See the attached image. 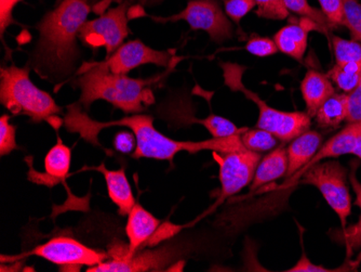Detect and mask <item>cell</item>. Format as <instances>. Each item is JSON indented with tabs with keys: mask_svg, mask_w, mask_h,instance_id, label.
I'll return each instance as SVG.
<instances>
[{
	"mask_svg": "<svg viewBox=\"0 0 361 272\" xmlns=\"http://www.w3.org/2000/svg\"><path fill=\"white\" fill-rule=\"evenodd\" d=\"M64 126L70 133L78 134L81 139L89 142L107 151L100 141L99 134L109 127H126L135 134L137 139V148L131 158H154L159 161H168L173 164L174 158L180 152L188 153H200L202 151L226 152L243 149L245 146L241 142L240 135L231 136L226 138H211L204 141H180L171 139L160 133L154 126V119L151 115L133 114L121 119L111 122H97L91 119L78 102L68 105L65 114Z\"/></svg>",
	"mask_w": 361,
	"mask_h": 272,
	"instance_id": "1",
	"label": "cell"
},
{
	"mask_svg": "<svg viewBox=\"0 0 361 272\" xmlns=\"http://www.w3.org/2000/svg\"><path fill=\"white\" fill-rule=\"evenodd\" d=\"M90 11L88 0H62L42 18L37 26L39 40L30 61L40 77L58 83L72 74L79 57V32Z\"/></svg>",
	"mask_w": 361,
	"mask_h": 272,
	"instance_id": "2",
	"label": "cell"
},
{
	"mask_svg": "<svg viewBox=\"0 0 361 272\" xmlns=\"http://www.w3.org/2000/svg\"><path fill=\"white\" fill-rule=\"evenodd\" d=\"M74 86L80 89L78 103L88 110L93 102L104 100L125 114H140L155 102L151 86L160 77L133 78L115 74L97 62L84 63L77 72Z\"/></svg>",
	"mask_w": 361,
	"mask_h": 272,
	"instance_id": "3",
	"label": "cell"
},
{
	"mask_svg": "<svg viewBox=\"0 0 361 272\" xmlns=\"http://www.w3.org/2000/svg\"><path fill=\"white\" fill-rule=\"evenodd\" d=\"M0 102L14 115H25L32 123L48 122L58 129L64 121L62 109L50 93L38 88L30 78V66H3L0 70Z\"/></svg>",
	"mask_w": 361,
	"mask_h": 272,
	"instance_id": "4",
	"label": "cell"
},
{
	"mask_svg": "<svg viewBox=\"0 0 361 272\" xmlns=\"http://www.w3.org/2000/svg\"><path fill=\"white\" fill-rule=\"evenodd\" d=\"M225 84L233 91L243 95L257 105L259 109V119L257 128L273 134L281 142H289L310 131L312 117L306 112H287L269 107L257 93L243 85V74L245 68L235 63H221Z\"/></svg>",
	"mask_w": 361,
	"mask_h": 272,
	"instance_id": "5",
	"label": "cell"
},
{
	"mask_svg": "<svg viewBox=\"0 0 361 272\" xmlns=\"http://www.w3.org/2000/svg\"><path fill=\"white\" fill-rule=\"evenodd\" d=\"M290 178V184L298 180L300 184H310L319 190L324 200L338 215L342 228H346L348 218L352 214V196L348 189V172L336 160L319 162L307 170Z\"/></svg>",
	"mask_w": 361,
	"mask_h": 272,
	"instance_id": "6",
	"label": "cell"
},
{
	"mask_svg": "<svg viewBox=\"0 0 361 272\" xmlns=\"http://www.w3.org/2000/svg\"><path fill=\"white\" fill-rule=\"evenodd\" d=\"M129 1L111 8L97 19L87 21L79 32V40L91 49L101 47L106 50V58L116 52L130 34Z\"/></svg>",
	"mask_w": 361,
	"mask_h": 272,
	"instance_id": "7",
	"label": "cell"
},
{
	"mask_svg": "<svg viewBox=\"0 0 361 272\" xmlns=\"http://www.w3.org/2000/svg\"><path fill=\"white\" fill-rule=\"evenodd\" d=\"M152 19L157 22L185 21L194 30H204L211 40L222 44L234 36V28L220 5L212 0H192L183 11L169 18Z\"/></svg>",
	"mask_w": 361,
	"mask_h": 272,
	"instance_id": "8",
	"label": "cell"
},
{
	"mask_svg": "<svg viewBox=\"0 0 361 272\" xmlns=\"http://www.w3.org/2000/svg\"><path fill=\"white\" fill-rule=\"evenodd\" d=\"M30 254L56 264L61 271H79L82 266L94 267L104 263L109 257L104 252L91 249L68 237H52L48 242L32 249Z\"/></svg>",
	"mask_w": 361,
	"mask_h": 272,
	"instance_id": "9",
	"label": "cell"
},
{
	"mask_svg": "<svg viewBox=\"0 0 361 272\" xmlns=\"http://www.w3.org/2000/svg\"><path fill=\"white\" fill-rule=\"evenodd\" d=\"M213 155L220 166L221 191L216 202L219 205L252 182L262 156L245 148L226 153L213 152Z\"/></svg>",
	"mask_w": 361,
	"mask_h": 272,
	"instance_id": "10",
	"label": "cell"
},
{
	"mask_svg": "<svg viewBox=\"0 0 361 272\" xmlns=\"http://www.w3.org/2000/svg\"><path fill=\"white\" fill-rule=\"evenodd\" d=\"M97 63L115 74H128L133 69L145 64L169 68L173 63V54L153 49L141 40H135L121 45L109 58Z\"/></svg>",
	"mask_w": 361,
	"mask_h": 272,
	"instance_id": "11",
	"label": "cell"
},
{
	"mask_svg": "<svg viewBox=\"0 0 361 272\" xmlns=\"http://www.w3.org/2000/svg\"><path fill=\"white\" fill-rule=\"evenodd\" d=\"M180 245L169 244L152 251H137L133 257L111 259L94 267H88V272H142L164 271L170 265L178 263L182 255Z\"/></svg>",
	"mask_w": 361,
	"mask_h": 272,
	"instance_id": "12",
	"label": "cell"
},
{
	"mask_svg": "<svg viewBox=\"0 0 361 272\" xmlns=\"http://www.w3.org/2000/svg\"><path fill=\"white\" fill-rule=\"evenodd\" d=\"M160 220L153 214L146 211L141 204L135 203L133 210L128 214L127 233L129 243H111L109 255L111 259H130L133 257L143 245L147 244L149 240L155 235L160 228Z\"/></svg>",
	"mask_w": 361,
	"mask_h": 272,
	"instance_id": "13",
	"label": "cell"
},
{
	"mask_svg": "<svg viewBox=\"0 0 361 272\" xmlns=\"http://www.w3.org/2000/svg\"><path fill=\"white\" fill-rule=\"evenodd\" d=\"M312 30L328 33L326 28L313 20L301 18L300 20H291L289 24L278 30L274 35V42L277 45L279 52L294 60L302 61L307 49L308 34Z\"/></svg>",
	"mask_w": 361,
	"mask_h": 272,
	"instance_id": "14",
	"label": "cell"
},
{
	"mask_svg": "<svg viewBox=\"0 0 361 272\" xmlns=\"http://www.w3.org/2000/svg\"><path fill=\"white\" fill-rule=\"evenodd\" d=\"M345 154H353L361 160V123H348L342 131L322 145L310 163L297 174L326 158H338Z\"/></svg>",
	"mask_w": 361,
	"mask_h": 272,
	"instance_id": "15",
	"label": "cell"
},
{
	"mask_svg": "<svg viewBox=\"0 0 361 272\" xmlns=\"http://www.w3.org/2000/svg\"><path fill=\"white\" fill-rule=\"evenodd\" d=\"M58 143L49 150L44 158V170L46 174H39L30 165L28 179L37 184H46L54 187L64 182L70 172L71 161H72V152L68 147L63 143L62 140L58 138Z\"/></svg>",
	"mask_w": 361,
	"mask_h": 272,
	"instance_id": "16",
	"label": "cell"
},
{
	"mask_svg": "<svg viewBox=\"0 0 361 272\" xmlns=\"http://www.w3.org/2000/svg\"><path fill=\"white\" fill-rule=\"evenodd\" d=\"M84 170H95L104 176L109 198L113 201L114 204L118 207L119 214L121 216H128L130 211L133 210L137 202H135L129 180L126 176L125 166L121 170H109L105 167L104 163H102L101 165L86 167Z\"/></svg>",
	"mask_w": 361,
	"mask_h": 272,
	"instance_id": "17",
	"label": "cell"
},
{
	"mask_svg": "<svg viewBox=\"0 0 361 272\" xmlns=\"http://www.w3.org/2000/svg\"><path fill=\"white\" fill-rule=\"evenodd\" d=\"M301 93L306 105V113L313 119L318 109L336 93V88L328 75L308 70L301 83Z\"/></svg>",
	"mask_w": 361,
	"mask_h": 272,
	"instance_id": "18",
	"label": "cell"
},
{
	"mask_svg": "<svg viewBox=\"0 0 361 272\" xmlns=\"http://www.w3.org/2000/svg\"><path fill=\"white\" fill-rule=\"evenodd\" d=\"M322 136L317 131H307L292 140L287 149L288 166L287 176L291 177L294 174L305 167L310 160L317 154L322 148Z\"/></svg>",
	"mask_w": 361,
	"mask_h": 272,
	"instance_id": "19",
	"label": "cell"
},
{
	"mask_svg": "<svg viewBox=\"0 0 361 272\" xmlns=\"http://www.w3.org/2000/svg\"><path fill=\"white\" fill-rule=\"evenodd\" d=\"M288 162L287 149L279 146L271 150L267 156L262 158L255 172V178L251 182V191L259 190L269 182H275L287 175Z\"/></svg>",
	"mask_w": 361,
	"mask_h": 272,
	"instance_id": "20",
	"label": "cell"
},
{
	"mask_svg": "<svg viewBox=\"0 0 361 272\" xmlns=\"http://www.w3.org/2000/svg\"><path fill=\"white\" fill-rule=\"evenodd\" d=\"M348 114V95L334 93L316 113V124L318 127L326 131L336 129L343 122L346 121Z\"/></svg>",
	"mask_w": 361,
	"mask_h": 272,
	"instance_id": "21",
	"label": "cell"
},
{
	"mask_svg": "<svg viewBox=\"0 0 361 272\" xmlns=\"http://www.w3.org/2000/svg\"><path fill=\"white\" fill-rule=\"evenodd\" d=\"M352 172L350 174V182L352 184L353 190L356 194V201L355 205L360 208V217L358 221L355 225H353L350 228L343 229V233H338L343 239V242L345 243L348 247V257L352 256V253L355 251H358L361 247V182H359L356 176V170L358 167V163L353 162Z\"/></svg>",
	"mask_w": 361,
	"mask_h": 272,
	"instance_id": "22",
	"label": "cell"
},
{
	"mask_svg": "<svg viewBox=\"0 0 361 272\" xmlns=\"http://www.w3.org/2000/svg\"><path fill=\"white\" fill-rule=\"evenodd\" d=\"M336 64L340 66L348 64L361 66V42L356 40H348L338 36H332Z\"/></svg>",
	"mask_w": 361,
	"mask_h": 272,
	"instance_id": "23",
	"label": "cell"
},
{
	"mask_svg": "<svg viewBox=\"0 0 361 272\" xmlns=\"http://www.w3.org/2000/svg\"><path fill=\"white\" fill-rule=\"evenodd\" d=\"M241 142L245 149L257 153L271 151L278 145V139L264 129H247L240 135Z\"/></svg>",
	"mask_w": 361,
	"mask_h": 272,
	"instance_id": "24",
	"label": "cell"
},
{
	"mask_svg": "<svg viewBox=\"0 0 361 272\" xmlns=\"http://www.w3.org/2000/svg\"><path fill=\"white\" fill-rule=\"evenodd\" d=\"M196 123L204 126L212 138H226L241 135L248 128H238L232 121L219 115L211 114L204 119H195Z\"/></svg>",
	"mask_w": 361,
	"mask_h": 272,
	"instance_id": "25",
	"label": "cell"
},
{
	"mask_svg": "<svg viewBox=\"0 0 361 272\" xmlns=\"http://www.w3.org/2000/svg\"><path fill=\"white\" fill-rule=\"evenodd\" d=\"M344 5V22L350 30L353 40L361 42V4L359 0H343Z\"/></svg>",
	"mask_w": 361,
	"mask_h": 272,
	"instance_id": "26",
	"label": "cell"
},
{
	"mask_svg": "<svg viewBox=\"0 0 361 272\" xmlns=\"http://www.w3.org/2000/svg\"><path fill=\"white\" fill-rule=\"evenodd\" d=\"M283 1H285L286 7L289 12L298 14L302 18L313 20L326 30H329V24H328L324 13L320 10L312 7L308 3V0H283Z\"/></svg>",
	"mask_w": 361,
	"mask_h": 272,
	"instance_id": "27",
	"label": "cell"
},
{
	"mask_svg": "<svg viewBox=\"0 0 361 272\" xmlns=\"http://www.w3.org/2000/svg\"><path fill=\"white\" fill-rule=\"evenodd\" d=\"M257 9L255 14L262 19L283 21L289 17V10L283 0H255Z\"/></svg>",
	"mask_w": 361,
	"mask_h": 272,
	"instance_id": "28",
	"label": "cell"
},
{
	"mask_svg": "<svg viewBox=\"0 0 361 272\" xmlns=\"http://www.w3.org/2000/svg\"><path fill=\"white\" fill-rule=\"evenodd\" d=\"M326 75L336 85V87L344 93H352L360 84L361 74L350 72L336 64L334 68L330 69Z\"/></svg>",
	"mask_w": 361,
	"mask_h": 272,
	"instance_id": "29",
	"label": "cell"
},
{
	"mask_svg": "<svg viewBox=\"0 0 361 272\" xmlns=\"http://www.w3.org/2000/svg\"><path fill=\"white\" fill-rule=\"evenodd\" d=\"M358 267L355 265L353 261H346L344 265L341 266L338 268H326L322 266L315 265L312 263L310 259H307L306 254H302L301 259L298 261V263L290 268V269L286 270L288 272H342V271H357Z\"/></svg>",
	"mask_w": 361,
	"mask_h": 272,
	"instance_id": "30",
	"label": "cell"
},
{
	"mask_svg": "<svg viewBox=\"0 0 361 272\" xmlns=\"http://www.w3.org/2000/svg\"><path fill=\"white\" fill-rule=\"evenodd\" d=\"M10 117L4 114L0 117V155L5 156L14 150L19 149L16 145V127L9 123Z\"/></svg>",
	"mask_w": 361,
	"mask_h": 272,
	"instance_id": "31",
	"label": "cell"
},
{
	"mask_svg": "<svg viewBox=\"0 0 361 272\" xmlns=\"http://www.w3.org/2000/svg\"><path fill=\"white\" fill-rule=\"evenodd\" d=\"M322 12L326 17L330 28L343 25L344 22V5L343 0H318Z\"/></svg>",
	"mask_w": 361,
	"mask_h": 272,
	"instance_id": "32",
	"label": "cell"
},
{
	"mask_svg": "<svg viewBox=\"0 0 361 272\" xmlns=\"http://www.w3.org/2000/svg\"><path fill=\"white\" fill-rule=\"evenodd\" d=\"M245 50L259 58L274 56L279 52L274 40L262 36H252L245 45Z\"/></svg>",
	"mask_w": 361,
	"mask_h": 272,
	"instance_id": "33",
	"label": "cell"
},
{
	"mask_svg": "<svg viewBox=\"0 0 361 272\" xmlns=\"http://www.w3.org/2000/svg\"><path fill=\"white\" fill-rule=\"evenodd\" d=\"M255 7V0H225L224 3L225 13L236 23H239Z\"/></svg>",
	"mask_w": 361,
	"mask_h": 272,
	"instance_id": "34",
	"label": "cell"
},
{
	"mask_svg": "<svg viewBox=\"0 0 361 272\" xmlns=\"http://www.w3.org/2000/svg\"><path fill=\"white\" fill-rule=\"evenodd\" d=\"M348 123H361V87L348 95Z\"/></svg>",
	"mask_w": 361,
	"mask_h": 272,
	"instance_id": "35",
	"label": "cell"
},
{
	"mask_svg": "<svg viewBox=\"0 0 361 272\" xmlns=\"http://www.w3.org/2000/svg\"><path fill=\"white\" fill-rule=\"evenodd\" d=\"M114 148L123 154H131L137 148V139L135 134L121 131L114 137Z\"/></svg>",
	"mask_w": 361,
	"mask_h": 272,
	"instance_id": "36",
	"label": "cell"
},
{
	"mask_svg": "<svg viewBox=\"0 0 361 272\" xmlns=\"http://www.w3.org/2000/svg\"><path fill=\"white\" fill-rule=\"evenodd\" d=\"M11 0H0V34L1 40H4L5 30L9 28L11 24H14L13 17H12Z\"/></svg>",
	"mask_w": 361,
	"mask_h": 272,
	"instance_id": "37",
	"label": "cell"
},
{
	"mask_svg": "<svg viewBox=\"0 0 361 272\" xmlns=\"http://www.w3.org/2000/svg\"><path fill=\"white\" fill-rule=\"evenodd\" d=\"M354 264L357 266V267H359V265H360L361 263V251L360 253L357 255L356 259H354Z\"/></svg>",
	"mask_w": 361,
	"mask_h": 272,
	"instance_id": "38",
	"label": "cell"
},
{
	"mask_svg": "<svg viewBox=\"0 0 361 272\" xmlns=\"http://www.w3.org/2000/svg\"><path fill=\"white\" fill-rule=\"evenodd\" d=\"M20 1H21V0H11V4H10V5H11V9L13 10L14 7L16 6V4H19Z\"/></svg>",
	"mask_w": 361,
	"mask_h": 272,
	"instance_id": "39",
	"label": "cell"
},
{
	"mask_svg": "<svg viewBox=\"0 0 361 272\" xmlns=\"http://www.w3.org/2000/svg\"><path fill=\"white\" fill-rule=\"evenodd\" d=\"M359 86H360V87H361V78H360V84H359Z\"/></svg>",
	"mask_w": 361,
	"mask_h": 272,
	"instance_id": "40",
	"label": "cell"
}]
</instances>
